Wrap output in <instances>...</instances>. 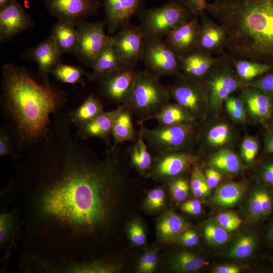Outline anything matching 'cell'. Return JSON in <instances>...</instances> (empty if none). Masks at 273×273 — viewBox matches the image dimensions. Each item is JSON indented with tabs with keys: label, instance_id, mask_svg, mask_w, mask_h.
I'll return each instance as SVG.
<instances>
[{
	"label": "cell",
	"instance_id": "8d00e7d4",
	"mask_svg": "<svg viewBox=\"0 0 273 273\" xmlns=\"http://www.w3.org/2000/svg\"><path fill=\"white\" fill-rule=\"evenodd\" d=\"M231 137V131L225 123L215 125L208 131L206 141L207 144L214 147H222L226 144Z\"/></svg>",
	"mask_w": 273,
	"mask_h": 273
},
{
	"label": "cell",
	"instance_id": "cb8c5ba5",
	"mask_svg": "<svg viewBox=\"0 0 273 273\" xmlns=\"http://www.w3.org/2000/svg\"><path fill=\"white\" fill-rule=\"evenodd\" d=\"M123 65L119 54L111 41L99 54L91 64L92 72L90 80H97L101 77L113 71Z\"/></svg>",
	"mask_w": 273,
	"mask_h": 273
},
{
	"label": "cell",
	"instance_id": "ac0fdd59",
	"mask_svg": "<svg viewBox=\"0 0 273 273\" xmlns=\"http://www.w3.org/2000/svg\"><path fill=\"white\" fill-rule=\"evenodd\" d=\"M200 17V27L196 49L213 56L222 54L226 43V35L223 28L208 17L205 13Z\"/></svg>",
	"mask_w": 273,
	"mask_h": 273
},
{
	"label": "cell",
	"instance_id": "7c38bea8",
	"mask_svg": "<svg viewBox=\"0 0 273 273\" xmlns=\"http://www.w3.org/2000/svg\"><path fill=\"white\" fill-rule=\"evenodd\" d=\"M112 40L123 65L135 66L142 61L145 41L140 26L129 22L112 36Z\"/></svg>",
	"mask_w": 273,
	"mask_h": 273
},
{
	"label": "cell",
	"instance_id": "7a4b0ae2",
	"mask_svg": "<svg viewBox=\"0 0 273 273\" xmlns=\"http://www.w3.org/2000/svg\"><path fill=\"white\" fill-rule=\"evenodd\" d=\"M1 103L5 129L19 151L42 141L51 125V115L61 110L66 94L49 77L34 76L25 67L7 63L2 69Z\"/></svg>",
	"mask_w": 273,
	"mask_h": 273
},
{
	"label": "cell",
	"instance_id": "d6a6232c",
	"mask_svg": "<svg viewBox=\"0 0 273 273\" xmlns=\"http://www.w3.org/2000/svg\"><path fill=\"white\" fill-rule=\"evenodd\" d=\"M159 126H166L185 122H193L186 111L176 103L169 102L154 116Z\"/></svg>",
	"mask_w": 273,
	"mask_h": 273
},
{
	"label": "cell",
	"instance_id": "e575fe53",
	"mask_svg": "<svg viewBox=\"0 0 273 273\" xmlns=\"http://www.w3.org/2000/svg\"><path fill=\"white\" fill-rule=\"evenodd\" d=\"M56 80L63 83L71 84L74 87L77 83H83V77H88L87 73L81 67L59 63L50 73Z\"/></svg>",
	"mask_w": 273,
	"mask_h": 273
},
{
	"label": "cell",
	"instance_id": "d4e9b609",
	"mask_svg": "<svg viewBox=\"0 0 273 273\" xmlns=\"http://www.w3.org/2000/svg\"><path fill=\"white\" fill-rule=\"evenodd\" d=\"M18 211L16 208L12 210H3L0 214V246L5 249L6 258H8L9 251L14 247L16 236L20 226Z\"/></svg>",
	"mask_w": 273,
	"mask_h": 273
},
{
	"label": "cell",
	"instance_id": "db71d44e",
	"mask_svg": "<svg viewBox=\"0 0 273 273\" xmlns=\"http://www.w3.org/2000/svg\"><path fill=\"white\" fill-rule=\"evenodd\" d=\"M261 176L266 183L273 187V162L266 164L263 167Z\"/></svg>",
	"mask_w": 273,
	"mask_h": 273
},
{
	"label": "cell",
	"instance_id": "30bf717a",
	"mask_svg": "<svg viewBox=\"0 0 273 273\" xmlns=\"http://www.w3.org/2000/svg\"><path fill=\"white\" fill-rule=\"evenodd\" d=\"M135 66L122 65L96 81L100 94L118 106L129 104L138 72Z\"/></svg>",
	"mask_w": 273,
	"mask_h": 273
},
{
	"label": "cell",
	"instance_id": "7bdbcfd3",
	"mask_svg": "<svg viewBox=\"0 0 273 273\" xmlns=\"http://www.w3.org/2000/svg\"><path fill=\"white\" fill-rule=\"evenodd\" d=\"M248 86L262 90L273 100V71L265 73L247 83L246 86Z\"/></svg>",
	"mask_w": 273,
	"mask_h": 273
},
{
	"label": "cell",
	"instance_id": "6da1fadb",
	"mask_svg": "<svg viewBox=\"0 0 273 273\" xmlns=\"http://www.w3.org/2000/svg\"><path fill=\"white\" fill-rule=\"evenodd\" d=\"M52 122L47 136L27 152L19 177L29 190V219L37 225L38 237H53L50 244L65 241L71 255L111 216L119 181L116 150L101 160L72 132L67 115Z\"/></svg>",
	"mask_w": 273,
	"mask_h": 273
},
{
	"label": "cell",
	"instance_id": "44dd1931",
	"mask_svg": "<svg viewBox=\"0 0 273 273\" xmlns=\"http://www.w3.org/2000/svg\"><path fill=\"white\" fill-rule=\"evenodd\" d=\"M125 107L127 106L120 105L113 110L102 112L77 128L76 132L78 136L82 141L98 138L105 141L108 145L114 121L119 113Z\"/></svg>",
	"mask_w": 273,
	"mask_h": 273
},
{
	"label": "cell",
	"instance_id": "91938a15",
	"mask_svg": "<svg viewBox=\"0 0 273 273\" xmlns=\"http://www.w3.org/2000/svg\"><path fill=\"white\" fill-rule=\"evenodd\" d=\"M265 146L266 151L273 154V129L267 133L265 139Z\"/></svg>",
	"mask_w": 273,
	"mask_h": 273
},
{
	"label": "cell",
	"instance_id": "f35d334b",
	"mask_svg": "<svg viewBox=\"0 0 273 273\" xmlns=\"http://www.w3.org/2000/svg\"><path fill=\"white\" fill-rule=\"evenodd\" d=\"M206 240L211 244L220 245L226 242L229 238L228 232L218 224L209 223L204 229Z\"/></svg>",
	"mask_w": 273,
	"mask_h": 273
},
{
	"label": "cell",
	"instance_id": "816d5d0a",
	"mask_svg": "<svg viewBox=\"0 0 273 273\" xmlns=\"http://www.w3.org/2000/svg\"><path fill=\"white\" fill-rule=\"evenodd\" d=\"M181 209L183 211L187 213L197 215L200 214L202 211V205L198 200H191L183 203Z\"/></svg>",
	"mask_w": 273,
	"mask_h": 273
},
{
	"label": "cell",
	"instance_id": "bcb514c9",
	"mask_svg": "<svg viewBox=\"0 0 273 273\" xmlns=\"http://www.w3.org/2000/svg\"><path fill=\"white\" fill-rule=\"evenodd\" d=\"M13 143L9 133L4 128H1L0 132V155L3 157L5 155H13Z\"/></svg>",
	"mask_w": 273,
	"mask_h": 273
},
{
	"label": "cell",
	"instance_id": "836d02e7",
	"mask_svg": "<svg viewBox=\"0 0 273 273\" xmlns=\"http://www.w3.org/2000/svg\"><path fill=\"white\" fill-rule=\"evenodd\" d=\"M209 162L215 169L228 173H236L242 169L239 158L229 149L219 151L211 157Z\"/></svg>",
	"mask_w": 273,
	"mask_h": 273
},
{
	"label": "cell",
	"instance_id": "8fae6325",
	"mask_svg": "<svg viewBox=\"0 0 273 273\" xmlns=\"http://www.w3.org/2000/svg\"><path fill=\"white\" fill-rule=\"evenodd\" d=\"M104 22H88L76 25L78 42L75 54L87 67L90 66L99 54L111 41L112 36L104 30Z\"/></svg>",
	"mask_w": 273,
	"mask_h": 273
},
{
	"label": "cell",
	"instance_id": "3957f363",
	"mask_svg": "<svg viewBox=\"0 0 273 273\" xmlns=\"http://www.w3.org/2000/svg\"><path fill=\"white\" fill-rule=\"evenodd\" d=\"M206 11L223 28L229 55L273 65V0H213Z\"/></svg>",
	"mask_w": 273,
	"mask_h": 273
},
{
	"label": "cell",
	"instance_id": "ee69618b",
	"mask_svg": "<svg viewBox=\"0 0 273 273\" xmlns=\"http://www.w3.org/2000/svg\"><path fill=\"white\" fill-rule=\"evenodd\" d=\"M165 192L162 188H156L150 191L145 200L146 206L150 210L161 208L164 203Z\"/></svg>",
	"mask_w": 273,
	"mask_h": 273
},
{
	"label": "cell",
	"instance_id": "6f0895ef",
	"mask_svg": "<svg viewBox=\"0 0 273 273\" xmlns=\"http://www.w3.org/2000/svg\"><path fill=\"white\" fill-rule=\"evenodd\" d=\"M152 251H150L145 253L141 258L138 266V272L140 273H145L146 269L148 265V263L151 255Z\"/></svg>",
	"mask_w": 273,
	"mask_h": 273
},
{
	"label": "cell",
	"instance_id": "60d3db41",
	"mask_svg": "<svg viewBox=\"0 0 273 273\" xmlns=\"http://www.w3.org/2000/svg\"><path fill=\"white\" fill-rule=\"evenodd\" d=\"M217 223L227 232H231L238 228L242 220L236 213L232 212H222L216 217Z\"/></svg>",
	"mask_w": 273,
	"mask_h": 273
},
{
	"label": "cell",
	"instance_id": "4fadbf2b",
	"mask_svg": "<svg viewBox=\"0 0 273 273\" xmlns=\"http://www.w3.org/2000/svg\"><path fill=\"white\" fill-rule=\"evenodd\" d=\"M46 7L58 20L73 23L75 25L95 15L101 6L97 0H44Z\"/></svg>",
	"mask_w": 273,
	"mask_h": 273
},
{
	"label": "cell",
	"instance_id": "1f68e13d",
	"mask_svg": "<svg viewBox=\"0 0 273 273\" xmlns=\"http://www.w3.org/2000/svg\"><path fill=\"white\" fill-rule=\"evenodd\" d=\"M245 192L244 186L238 183H228L217 188L213 202L221 207H231L241 199Z\"/></svg>",
	"mask_w": 273,
	"mask_h": 273
},
{
	"label": "cell",
	"instance_id": "f5cc1de1",
	"mask_svg": "<svg viewBox=\"0 0 273 273\" xmlns=\"http://www.w3.org/2000/svg\"><path fill=\"white\" fill-rule=\"evenodd\" d=\"M224 104L225 107H230L246 112L244 103L240 97H236L231 95L225 100Z\"/></svg>",
	"mask_w": 273,
	"mask_h": 273
},
{
	"label": "cell",
	"instance_id": "9f6ffc18",
	"mask_svg": "<svg viewBox=\"0 0 273 273\" xmlns=\"http://www.w3.org/2000/svg\"><path fill=\"white\" fill-rule=\"evenodd\" d=\"M228 112L230 116L235 120L243 122L246 118V113L235 108L226 107H225Z\"/></svg>",
	"mask_w": 273,
	"mask_h": 273
},
{
	"label": "cell",
	"instance_id": "7402d4cb",
	"mask_svg": "<svg viewBox=\"0 0 273 273\" xmlns=\"http://www.w3.org/2000/svg\"><path fill=\"white\" fill-rule=\"evenodd\" d=\"M217 59L218 57L195 49L181 57V73L188 77L202 81Z\"/></svg>",
	"mask_w": 273,
	"mask_h": 273
},
{
	"label": "cell",
	"instance_id": "d590c367",
	"mask_svg": "<svg viewBox=\"0 0 273 273\" xmlns=\"http://www.w3.org/2000/svg\"><path fill=\"white\" fill-rule=\"evenodd\" d=\"M207 264L203 258L186 251L179 253L173 261L174 268L185 272L197 270Z\"/></svg>",
	"mask_w": 273,
	"mask_h": 273
},
{
	"label": "cell",
	"instance_id": "8992f818",
	"mask_svg": "<svg viewBox=\"0 0 273 273\" xmlns=\"http://www.w3.org/2000/svg\"><path fill=\"white\" fill-rule=\"evenodd\" d=\"M195 15L181 1H171L141 14L140 25L145 36L162 38Z\"/></svg>",
	"mask_w": 273,
	"mask_h": 273
},
{
	"label": "cell",
	"instance_id": "4dcf8cb0",
	"mask_svg": "<svg viewBox=\"0 0 273 273\" xmlns=\"http://www.w3.org/2000/svg\"><path fill=\"white\" fill-rule=\"evenodd\" d=\"M129 154L131 164L140 172L144 173L151 168L152 159L140 130L134 144L129 149Z\"/></svg>",
	"mask_w": 273,
	"mask_h": 273
},
{
	"label": "cell",
	"instance_id": "74e56055",
	"mask_svg": "<svg viewBox=\"0 0 273 273\" xmlns=\"http://www.w3.org/2000/svg\"><path fill=\"white\" fill-rule=\"evenodd\" d=\"M256 245V239L251 235L242 237L229 251V256L234 258L244 259L253 253Z\"/></svg>",
	"mask_w": 273,
	"mask_h": 273
},
{
	"label": "cell",
	"instance_id": "2e32d148",
	"mask_svg": "<svg viewBox=\"0 0 273 273\" xmlns=\"http://www.w3.org/2000/svg\"><path fill=\"white\" fill-rule=\"evenodd\" d=\"M200 27L198 16L195 15L168 32L165 41L181 57L196 49Z\"/></svg>",
	"mask_w": 273,
	"mask_h": 273
},
{
	"label": "cell",
	"instance_id": "ab89813d",
	"mask_svg": "<svg viewBox=\"0 0 273 273\" xmlns=\"http://www.w3.org/2000/svg\"><path fill=\"white\" fill-rule=\"evenodd\" d=\"M190 186L183 178L173 179L169 184V190L174 199L177 202L184 201L187 197Z\"/></svg>",
	"mask_w": 273,
	"mask_h": 273
},
{
	"label": "cell",
	"instance_id": "f546056e",
	"mask_svg": "<svg viewBox=\"0 0 273 273\" xmlns=\"http://www.w3.org/2000/svg\"><path fill=\"white\" fill-rule=\"evenodd\" d=\"M273 208L272 198L267 190L263 187L256 188L252 193L249 204L251 216L259 219L270 214Z\"/></svg>",
	"mask_w": 273,
	"mask_h": 273
},
{
	"label": "cell",
	"instance_id": "52a82bcc",
	"mask_svg": "<svg viewBox=\"0 0 273 273\" xmlns=\"http://www.w3.org/2000/svg\"><path fill=\"white\" fill-rule=\"evenodd\" d=\"M193 122L159 126L149 129L140 125V131L149 149L158 154L170 151H181L190 143L194 132Z\"/></svg>",
	"mask_w": 273,
	"mask_h": 273
},
{
	"label": "cell",
	"instance_id": "e0dca14e",
	"mask_svg": "<svg viewBox=\"0 0 273 273\" xmlns=\"http://www.w3.org/2000/svg\"><path fill=\"white\" fill-rule=\"evenodd\" d=\"M143 0H103L105 24L109 33L121 29L128 24L130 18L140 12Z\"/></svg>",
	"mask_w": 273,
	"mask_h": 273
},
{
	"label": "cell",
	"instance_id": "681fc988",
	"mask_svg": "<svg viewBox=\"0 0 273 273\" xmlns=\"http://www.w3.org/2000/svg\"><path fill=\"white\" fill-rule=\"evenodd\" d=\"M179 241L183 245L190 247L197 245L199 238L194 230H187L180 236Z\"/></svg>",
	"mask_w": 273,
	"mask_h": 273
},
{
	"label": "cell",
	"instance_id": "d6986e66",
	"mask_svg": "<svg viewBox=\"0 0 273 273\" xmlns=\"http://www.w3.org/2000/svg\"><path fill=\"white\" fill-rule=\"evenodd\" d=\"M61 55L50 35L36 46L25 50L21 57L34 61L38 68L37 75L47 78L49 77L50 71L61 62Z\"/></svg>",
	"mask_w": 273,
	"mask_h": 273
},
{
	"label": "cell",
	"instance_id": "be15d7a7",
	"mask_svg": "<svg viewBox=\"0 0 273 273\" xmlns=\"http://www.w3.org/2000/svg\"><path fill=\"white\" fill-rule=\"evenodd\" d=\"M268 237L269 239L273 242V223L269 230L268 233Z\"/></svg>",
	"mask_w": 273,
	"mask_h": 273
},
{
	"label": "cell",
	"instance_id": "5bb4252c",
	"mask_svg": "<svg viewBox=\"0 0 273 273\" xmlns=\"http://www.w3.org/2000/svg\"><path fill=\"white\" fill-rule=\"evenodd\" d=\"M34 22L17 1L0 9V42H7L19 33L33 27Z\"/></svg>",
	"mask_w": 273,
	"mask_h": 273
},
{
	"label": "cell",
	"instance_id": "9c48e42d",
	"mask_svg": "<svg viewBox=\"0 0 273 273\" xmlns=\"http://www.w3.org/2000/svg\"><path fill=\"white\" fill-rule=\"evenodd\" d=\"M142 61L157 76H179L181 57L162 38L145 36Z\"/></svg>",
	"mask_w": 273,
	"mask_h": 273
},
{
	"label": "cell",
	"instance_id": "f6af8a7d",
	"mask_svg": "<svg viewBox=\"0 0 273 273\" xmlns=\"http://www.w3.org/2000/svg\"><path fill=\"white\" fill-rule=\"evenodd\" d=\"M128 233L131 241L136 246H141L145 243L146 235L143 227L137 221L132 222L128 228Z\"/></svg>",
	"mask_w": 273,
	"mask_h": 273
},
{
	"label": "cell",
	"instance_id": "b9f144b4",
	"mask_svg": "<svg viewBox=\"0 0 273 273\" xmlns=\"http://www.w3.org/2000/svg\"><path fill=\"white\" fill-rule=\"evenodd\" d=\"M259 150L257 141L252 137H246L241 145V151L244 160L247 163L252 162Z\"/></svg>",
	"mask_w": 273,
	"mask_h": 273
},
{
	"label": "cell",
	"instance_id": "ffe728a7",
	"mask_svg": "<svg viewBox=\"0 0 273 273\" xmlns=\"http://www.w3.org/2000/svg\"><path fill=\"white\" fill-rule=\"evenodd\" d=\"M240 97L246 112L253 119L264 122L273 115V100L262 90L253 86L242 88Z\"/></svg>",
	"mask_w": 273,
	"mask_h": 273
},
{
	"label": "cell",
	"instance_id": "277c9868",
	"mask_svg": "<svg viewBox=\"0 0 273 273\" xmlns=\"http://www.w3.org/2000/svg\"><path fill=\"white\" fill-rule=\"evenodd\" d=\"M170 98L168 86L161 84L158 76L149 71H138L127 107L140 124L153 119Z\"/></svg>",
	"mask_w": 273,
	"mask_h": 273
},
{
	"label": "cell",
	"instance_id": "11a10c76",
	"mask_svg": "<svg viewBox=\"0 0 273 273\" xmlns=\"http://www.w3.org/2000/svg\"><path fill=\"white\" fill-rule=\"evenodd\" d=\"M240 268L234 264H225L215 267L212 270L214 273H239Z\"/></svg>",
	"mask_w": 273,
	"mask_h": 273
},
{
	"label": "cell",
	"instance_id": "680465c9",
	"mask_svg": "<svg viewBox=\"0 0 273 273\" xmlns=\"http://www.w3.org/2000/svg\"><path fill=\"white\" fill-rule=\"evenodd\" d=\"M158 263L157 255L155 251L152 250L151 255L146 269L145 273H151L154 271Z\"/></svg>",
	"mask_w": 273,
	"mask_h": 273
},
{
	"label": "cell",
	"instance_id": "83f0119b",
	"mask_svg": "<svg viewBox=\"0 0 273 273\" xmlns=\"http://www.w3.org/2000/svg\"><path fill=\"white\" fill-rule=\"evenodd\" d=\"M132 113L130 109L125 107L117 116L111 131L114 143L112 150L116 149L119 144L133 140L135 130L133 124Z\"/></svg>",
	"mask_w": 273,
	"mask_h": 273
},
{
	"label": "cell",
	"instance_id": "9a60e30c",
	"mask_svg": "<svg viewBox=\"0 0 273 273\" xmlns=\"http://www.w3.org/2000/svg\"><path fill=\"white\" fill-rule=\"evenodd\" d=\"M197 160V157L181 151L161 153L155 161L152 174L159 179L173 178L188 170Z\"/></svg>",
	"mask_w": 273,
	"mask_h": 273
},
{
	"label": "cell",
	"instance_id": "6125c7cd",
	"mask_svg": "<svg viewBox=\"0 0 273 273\" xmlns=\"http://www.w3.org/2000/svg\"><path fill=\"white\" fill-rule=\"evenodd\" d=\"M14 0H0V9L10 4Z\"/></svg>",
	"mask_w": 273,
	"mask_h": 273
},
{
	"label": "cell",
	"instance_id": "484cf974",
	"mask_svg": "<svg viewBox=\"0 0 273 273\" xmlns=\"http://www.w3.org/2000/svg\"><path fill=\"white\" fill-rule=\"evenodd\" d=\"M231 57L233 67L238 77L242 82L245 83L246 85L247 83L261 75L273 71V65L235 58L231 56Z\"/></svg>",
	"mask_w": 273,
	"mask_h": 273
},
{
	"label": "cell",
	"instance_id": "7dc6e473",
	"mask_svg": "<svg viewBox=\"0 0 273 273\" xmlns=\"http://www.w3.org/2000/svg\"><path fill=\"white\" fill-rule=\"evenodd\" d=\"M208 186L204 173L201 168L195 166L194 167L190 180V187L192 191Z\"/></svg>",
	"mask_w": 273,
	"mask_h": 273
},
{
	"label": "cell",
	"instance_id": "603a6c76",
	"mask_svg": "<svg viewBox=\"0 0 273 273\" xmlns=\"http://www.w3.org/2000/svg\"><path fill=\"white\" fill-rule=\"evenodd\" d=\"M60 53L75 54L78 32L76 25L70 22L58 20L53 26L50 35Z\"/></svg>",
	"mask_w": 273,
	"mask_h": 273
},
{
	"label": "cell",
	"instance_id": "5b68a950",
	"mask_svg": "<svg viewBox=\"0 0 273 273\" xmlns=\"http://www.w3.org/2000/svg\"><path fill=\"white\" fill-rule=\"evenodd\" d=\"M202 82L208 89V109L218 112L234 92L246 86L238 77L231 57L223 53Z\"/></svg>",
	"mask_w": 273,
	"mask_h": 273
},
{
	"label": "cell",
	"instance_id": "4316f807",
	"mask_svg": "<svg viewBox=\"0 0 273 273\" xmlns=\"http://www.w3.org/2000/svg\"><path fill=\"white\" fill-rule=\"evenodd\" d=\"M189 224L173 212H168L161 218L157 225V237L163 242L173 241L188 230Z\"/></svg>",
	"mask_w": 273,
	"mask_h": 273
},
{
	"label": "cell",
	"instance_id": "f907efd6",
	"mask_svg": "<svg viewBox=\"0 0 273 273\" xmlns=\"http://www.w3.org/2000/svg\"><path fill=\"white\" fill-rule=\"evenodd\" d=\"M204 173L210 189L216 187L222 178L221 173L218 170L213 168H206Z\"/></svg>",
	"mask_w": 273,
	"mask_h": 273
},
{
	"label": "cell",
	"instance_id": "ba28073f",
	"mask_svg": "<svg viewBox=\"0 0 273 273\" xmlns=\"http://www.w3.org/2000/svg\"><path fill=\"white\" fill-rule=\"evenodd\" d=\"M168 88L171 98L186 111L193 121L205 116L208 108V89L202 81L181 73Z\"/></svg>",
	"mask_w": 273,
	"mask_h": 273
},
{
	"label": "cell",
	"instance_id": "94428289",
	"mask_svg": "<svg viewBox=\"0 0 273 273\" xmlns=\"http://www.w3.org/2000/svg\"><path fill=\"white\" fill-rule=\"evenodd\" d=\"M210 189L208 186H203L193 191H192L193 194L196 198H200L207 195Z\"/></svg>",
	"mask_w": 273,
	"mask_h": 273
},
{
	"label": "cell",
	"instance_id": "f1b7e54d",
	"mask_svg": "<svg viewBox=\"0 0 273 273\" xmlns=\"http://www.w3.org/2000/svg\"><path fill=\"white\" fill-rule=\"evenodd\" d=\"M103 112L102 103L90 95L77 109L68 113V115L71 122L78 128Z\"/></svg>",
	"mask_w": 273,
	"mask_h": 273
},
{
	"label": "cell",
	"instance_id": "c3c4849f",
	"mask_svg": "<svg viewBox=\"0 0 273 273\" xmlns=\"http://www.w3.org/2000/svg\"><path fill=\"white\" fill-rule=\"evenodd\" d=\"M194 15L201 16L206 11L207 0H181Z\"/></svg>",
	"mask_w": 273,
	"mask_h": 273
}]
</instances>
